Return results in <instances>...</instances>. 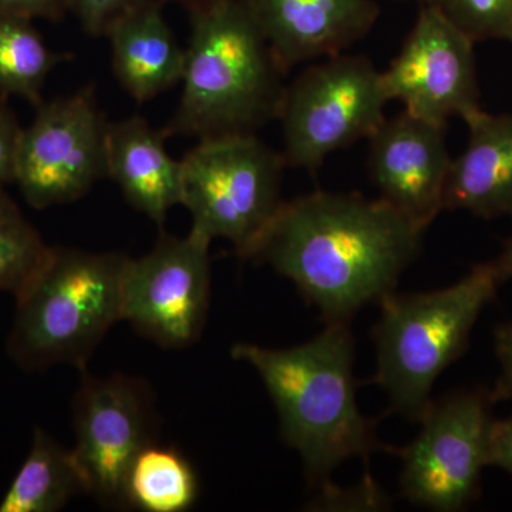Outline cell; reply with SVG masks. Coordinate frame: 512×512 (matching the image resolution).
Instances as JSON below:
<instances>
[{"mask_svg":"<svg viewBox=\"0 0 512 512\" xmlns=\"http://www.w3.org/2000/svg\"><path fill=\"white\" fill-rule=\"evenodd\" d=\"M198 498V480L187 458L157 443L141 450L126 481V507L144 512H184Z\"/></svg>","mask_w":512,"mask_h":512,"instance_id":"obj_19","label":"cell"},{"mask_svg":"<svg viewBox=\"0 0 512 512\" xmlns=\"http://www.w3.org/2000/svg\"><path fill=\"white\" fill-rule=\"evenodd\" d=\"M495 349L500 359L501 377L493 393L495 402L512 397V323L501 326L495 335Z\"/></svg>","mask_w":512,"mask_h":512,"instance_id":"obj_27","label":"cell"},{"mask_svg":"<svg viewBox=\"0 0 512 512\" xmlns=\"http://www.w3.org/2000/svg\"><path fill=\"white\" fill-rule=\"evenodd\" d=\"M73 419L79 461L89 495L104 507H126V481L141 450L157 441L153 394L143 380L97 377L82 370Z\"/></svg>","mask_w":512,"mask_h":512,"instance_id":"obj_10","label":"cell"},{"mask_svg":"<svg viewBox=\"0 0 512 512\" xmlns=\"http://www.w3.org/2000/svg\"><path fill=\"white\" fill-rule=\"evenodd\" d=\"M144 0H69L73 12L87 35L106 37L110 29Z\"/></svg>","mask_w":512,"mask_h":512,"instance_id":"obj_23","label":"cell"},{"mask_svg":"<svg viewBox=\"0 0 512 512\" xmlns=\"http://www.w3.org/2000/svg\"><path fill=\"white\" fill-rule=\"evenodd\" d=\"M493 393H453L431 400L420 433L399 448L404 497L433 511L463 510L477 497L488 466Z\"/></svg>","mask_w":512,"mask_h":512,"instance_id":"obj_9","label":"cell"},{"mask_svg":"<svg viewBox=\"0 0 512 512\" xmlns=\"http://www.w3.org/2000/svg\"><path fill=\"white\" fill-rule=\"evenodd\" d=\"M22 133L15 114L0 101V188L15 183Z\"/></svg>","mask_w":512,"mask_h":512,"instance_id":"obj_24","label":"cell"},{"mask_svg":"<svg viewBox=\"0 0 512 512\" xmlns=\"http://www.w3.org/2000/svg\"><path fill=\"white\" fill-rule=\"evenodd\" d=\"M171 2L180 3V5H183L184 8L188 10V12H192V10L207 5V3L211 2V0H171Z\"/></svg>","mask_w":512,"mask_h":512,"instance_id":"obj_29","label":"cell"},{"mask_svg":"<svg viewBox=\"0 0 512 512\" xmlns=\"http://www.w3.org/2000/svg\"><path fill=\"white\" fill-rule=\"evenodd\" d=\"M490 264L493 266L495 276H497L500 284L512 278V237L504 245L500 256L495 261L490 262Z\"/></svg>","mask_w":512,"mask_h":512,"instance_id":"obj_28","label":"cell"},{"mask_svg":"<svg viewBox=\"0 0 512 512\" xmlns=\"http://www.w3.org/2000/svg\"><path fill=\"white\" fill-rule=\"evenodd\" d=\"M67 59L50 50L33 20L0 18V96L39 106L47 76Z\"/></svg>","mask_w":512,"mask_h":512,"instance_id":"obj_20","label":"cell"},{"mask_svg":"<svg viewBox=\"0 0 512 512\" xmlns=\"http://www.w3.org/2000/svg\"><path fill=\"white\" fill-rule=\"evenodd\" d=\"M190 15L183 96L165 136H252L278 120L288 73L248 0H211Z\"/></svg>","mask_w":512,"mask_h":512,"instance_id":"obj_3","label":"cell"},{"mask_svg":"<svg viewBox=\"0 0 512 512\" xmlns=\"http://www.w3.org/2000/svg\"><path fill=\"white\" fill-rule=\"evenodd\" d=\"M111 66L134 100L147 101L183 80L185 49L164 18L161 0H144L110 29Z\"/></svg>","mask_w":512,"mask_h":512,"instance_id":"obj_17","label":"cell"},{"mask_svg":"<svg viewBox=\"0 0 512 512\" xmlns=\"http://www.w3.org/2000/svg\"><path fill=\"white\" fill-rule=\"evenodd\" d=\"M417 2H420V0H417Z\"/></svg>","mask_w":512,"mask_h":512,"instance_id":"obj_30","label":"cell"},{"mask_svg":"<svg viewBox=\"0 0 512 512\" xmlns=\"http://www.w3.org/2000/svg\"><path fill=\"white\" fill-rule=\"evenodd\" d=\"M473 43L512 42V0H420Z\"/></svg>","mask_w":512,"mask_h":512,"instance_id":"obj_22","label":"cell"},{"mask_svg":"<svg viewBox=\"0 0 512 512\" xmlns=\"http://www.w3.org/2000/svg\"><path fill=\"white\" fill-rule=\"evenodd\" d=\"M426 229L382 198L316 191L282 204L249 259L291 279L326 323H349L396 291Z\"/></svg>","mask_w":512,"mask_h":512,"instance_id":"obj_1","label":"cell"},{"mask_svg":"<svg viewBox=\"0 0 512 512\" xmlns=\"http://www.w3.org/2000/svg\"><path fill=\"white\" fill-rule=\"evenodd\" d=\"M231 356L264 382L285 443L298 451L309 483L323 490L343 461L382 448L375 420L360 413L353 377L355 339L349 323H328L303 345L266 349L238 343Z\"/></svg>","mask_w":512,"mask_h":512,"instance_id":"obj_2","label":"cell"},{"mask_svg":"<svg viewBox=\"0 0 512 512\" xmlns=\"http://www.w3.org/2000/svg\"><path fill=\"white\" fill-rule=\"evenodd\" d=\"M49 245L0 188V292L18 298L50 255Z\"/></svg>","mask_w":512,"mask_h":512,"instance_id":"obj_21","label":"cell"},{"mask_svg":"<svg viewBox=\"0 0 512 512\" xmlns=\"http://www.w3.org/2000/svg\"><path fill=\"white\" fill-rule=\"evenodd\" d=\"M498 285L488 262L448 288L406 295L394 291L380 301L373 382L387 394L393 412L421 419L434 383L467 349L471 330Z\"/></svg>","mask_w":512,"mask_h":512,"instance_id":"obj_5","label":"cell"},{"mask_svg":"<svg viewBox=\"0 0 512 512\" xmlns=\"http://www.w3.org/2000/svg\"><path fill=\"white\" fill-rule=\"evenodd\" d=\"M109 128L93 86L42 101L23 128L16 165L15 183L30 207L80 200L106 178Z\"/></svg>","mask_w":512,"mask_h":512,"instance_id":"obj_8","label":"cell"},{"mask_svg":"<svg viewBox=\"0 0 512 512\" xmlns=\"http://www.w3.org/2000/svg\"><path fill=\"white\" fill-rule=\"evenodd\" d=\"M165 138L163 130L133 116L110 123L107 140V177L134 210L157 225L183 197V163L168 154Z\"/></svg>","mask_w":512,"mask_h":512,"instance_id":"obj_16","label":"cell"},{"mask_svg":"<svg viewBox=\"0 0 512 512\" xmlns=\"http://www.w3.org/2000/svg\"><path fill=\"white\" fill-rule=\"evenodd\" d=\"M488 466L503 468L512 476V416L491 424Z\"/></svg>","mask_w":512,"mask_h":512,"instance_id":"obj_26","label":"cell"},{"mask_svg":"<svg viewBox=\"0 0 512 512\" xmlns=\"http://www.w3.org/2000/svg\"><path fill=\"white\" fill-rule=\"evenodd\" d=\"M211 241L190 231L163 234L148 254L130 258L123 288V320L164 349L201 338L211 296Z\"/></svg>","mask_w":512,"mask_h":512,"instance_id":"obj_11","label":"cell"},{"mask_svg":"<svg viewBox=\"0 0 512 512\" xmlns=\"http://www.w3.org/2000/svg\"><path fill=\"white\" fill-rule=\"evenodd\" d=\"M67 12L69 0H0V18L59 22Z\"/></svg>","mask_w":512,"mask_h":512,"instance_id":"obj_25","label":"cell"},{"mask_svg":"<svg viewBox=\"0 0 512 512\" xmlns=\"http://www.w3.org/2000/svg\"><path fill=\"white\" fill-rule=\"evenodd\" d=\"M389 101L369 57L342 53L312 64L286 86L282 101L286 165L315 171L335 151L369 140Z\"/></svg>","mask_w":512,"mask_h":512,"instance_id":"obj_7","label":"cell"},{"mask_svg":"<svg viewBox=\"0 0 512 512\" xmlns=\"http://www.w3.org/2000/svg\"><path fill=\"white\" fill-rule=\"evenodd\" d=\"M466 150L451 160L444 210L485 220L512 215V114L471 111Z\"/></svg>","mask_w":512,"mask_h":512,"instance_id":"obj_15","label":"cell"},{"mask_svg":"<svg viewBox=\"0 0 512 512\" xmlns=\"http://www.w3.org/2000/svg\"><path fill=\"white\" fill-rule=\"evenodd\" d=\"M467 36L421 5L399 55L382 72L384 92L404 110L447 126L480 109L476 55Z\"/></svg>","mask_w":512,"mask_h":512,"instance_id":"obj_12","label":"cell"},{"mask_svg":"<svg viewBox=\"0 0 512 512\" xmlns=\"http://www.w3.org/2000/svg\"><path fill=\"white\" fill-rule=\"evenodd\" d=\"M130 256L52 247L16 299L8 355L25 372L57 365L86 369L101 340L123 320Z\"/></svg>","mask_w":512,"mask_h":512,"instance_id":"obj_4","label":"cell"},{"mask_svg":"<svg viewBox=\"0 0 512 512\" xmlns=\"http://www.w3.org/2000/svg\"><path fill=\"white\" fill-rule=\"evenodd\" d=\"M181 205L191 231L208 241L228 239L241 258L252 252L274 221L286 161L256 134L202 140L183 160Z\"/></svg>","mask_w":512,"mask_h":512,"instance_id":"obj_6","label":"cell"},{"mask_svg":"<svg viewBox=\"0 0 512 512\" xmlns=\"http://www.w3.org/2000/svg\"><path fill=\"white\" fill-rule=\"evenodd\" d=\"M77 495H89V484L73 450L36 427L28 457L0 500V512H56Z\"/></svg>","mask_w":512,"mask_h":512,"instance_id":"obj_18","label":"cell"},{"mask_svg":"<svg viewBox=\"0 0 512 512\" xmlns=\"http://www.w3.org/2000/svg\"><path fill=\"white\" fill-rule=\"evenodd\" d=\"M286 73L342 55L369 35L379 18L375 0H248Z\"/></svg>","mask_w":512,"mask_h":512,"instance_id":"obj_14","label":"cell"},{"mask_svg":"<svg viewBox=\"0 0 512 512\" xmlns=\"http://www.w3.org/2000/svg\"><path fill=\"white\" fill-rule=\"evenodd\" d=\"M443 124L403 110L369 137V171L380 198L427 228L444 211L450 153Z\"/></svg>","mask_w":512,"mask_h":512,"instance_id":"obj_13","label":"cell"}]
</instances>
